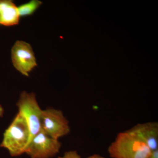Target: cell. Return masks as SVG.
I'll return each mask as SVG.
<instances>
[{"label":"cell","instance_id":"cell-1","mask_svg":"<svg viewBox=\"0 0 158 158\" xmlns=\"http://www.w3.org/2000/svg\"><path fill=\"white\" fill-rule=\"evenodd\" d=\"M108 151L112 158H148L152 152L130 129L118 133Z\"/></svg>","mask_w":158,"mask_h":158},{"label":"cell","instance_id":"cell-2","mask_svg":"<svg viewBox=\"0 0 158 158\" xmlns=\"http://www.w3.org/2000/svg\"><path fill=\"white\" fill-rule=\"evenodd\" d=\"M31 139L27 122L18 113L5 131L0 147L7 149L11 156H18L26 153Z\"/></svg>","mask_w":158,"mask_h":158},{"label":"cell","instance_id":"cell-3","mask_svg":"<svg viewBox=\"0 0 158 158\" xmlns=\"http://www.w3.org/2000/svg\"><path fill=\"white\" fill-rule=\"evenodd\" d=\"M18 113L25 118L31 133V139L41 130L42 110L36 99L35 94L25 91L21 93L17 103Z\"/></svg>","mask_w":158,"mask_h":158},{"label":"cell","instance_id":"cell-4","mask_svg":"<svg viewBox=\"0 0 158 158\" xmlns=\"http://www.w3.org/2000/svg\"><path fill=\"white\" fill-rule=\"evenodd\" d=\"M61 147L58 139L40 130L31 139L25 153L31 158H51L56 155Z\"/></svg>","mask_w":158,"mask_h":158},{"label":"cell","instance_id":"cell-5","mask_svg":"<svg viewBox=\"0 0 158 158\" xmlns=\"http://www.w3.org/2000/svg\"><path fill=\"white\" fill-rule=\"evenodd\" d=\"M41 130L52 138L59 139L69 134L70 127L62 111L50 108L42 110Z\"/></svg>","mask_w":158,"mask_h":158},{"label":"cell","instance_id":"cell-6","mask_svg":"<svg viewBox=\"0 0 158 158\" xmlns=\"http://www.w3.org/2000/svg\"><path fill=\"white\" fill-rule=\"evenodd\" d=\"M11 59L15 68L26 77L37 65L32 47L23 40H17L12 46Z\"/></svg>","mask_w":158,"mask_h":158},{"label":"cell","instance_id":"cell-7","mask_svg":"<svg viewBox=\"0 0 158 158\" xmlns=\"http://www.w3.org/2000/svg\"><path fill=\"white\" fill-rule=\"evenodd\" d=\"M130 130L136 134L152 151L158 149V122L138 123Z\"/></svg>","mask_w":158,"mask_h":158},{"label":"cell","instance_id":"cell-8","mask_svg":"<svg viewBox=\"0 0 158 158\" xmlns=\"http://www.w3.org/2000/svg\"><path fill=\"white\" fill-rule=\"evenodd\" d=\"M17 6L10 0H0V25L11 27L19 23Z\"/></svg>","mask_w":158,"mask_h":158},{"label":"cell","instance_id":"cell-9","mask_svg":"<svg viewBox=\"0 0 158 158\" xmlns=\"http://www.w3.org/2000/svg\"><path fill=\"white\" fill-rule=\"evenodd\" d=\"M42 4L38 0H32L28 2L17 7L19 17H24L33 14Z\"/></svg>","mask_w":158,"mask_h":158},{"label":"cell","instance_id":"cell-10","mask_svg":"<svg viewBox=\"0 0 158 158\" xmlns=\"http://www.w3.org/2000/svg\"><path fill=\"white\" fill-rule=\"evenodd\" d=\"M57 158H81L76 151L73 150L66 152L62 156H59Z\"/></svg>","mask_w":158,"mask_h":158},{"label":"cell","instance_id":"cell-11","mask_svg":"<svg viewBox=\"0 0 158 158\" xmlns=\"http://www.w3.org/2000/svg\"><path fill=\"white\" fill-rule=\"evenodd\" d=\"M148 158H158V149L153 151L151 155Z\"/></svg>","mask_w":158,"mask_h":158},{"label":"cell","instance_id":"cell-12","mask_svg":"<svg viewBox=\"0 0 158 158\" xmlns=\"http://www.w3.org/2000/svg\"><path fill=\"white\" fill-rule=\"evenodd\" d=\"M87 158H105L98 154H94Z\"/></svg>","mask_w":158,"mask_h":158},{"label":"cell","instance_id":"cell-13","mask_svg":"<svg viewBox=\"0 0 158 158\" xmlns=\"http://www.w3.org/2000/svg\"><path fill=\"white\" fill-rule=\"evenodd\" d=\"M4 110L2 105L0 104V117H2L4 114Z\"/></svg>","mask_w":158,"mask_h":158}]
</instances>
